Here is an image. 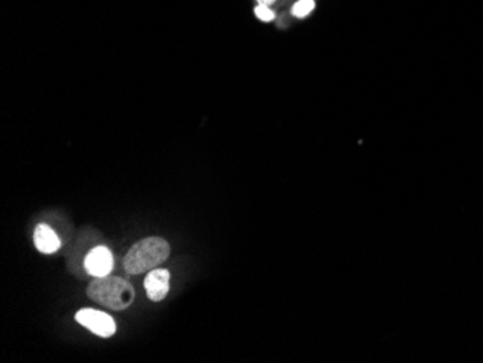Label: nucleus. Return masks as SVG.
Here are the masks:
<instances>
[{"mask_svg": "<svg viewBox=\"0 0 483 363\" xmlns=\"http://www.w3.org/2000/svg\"><path fill=\"white\" fill-rule=\"evenodd\" d=\"M87 295L93 301L120 311L133 303L135 290L126 279L107 275L93 279L87 288Z\"/></svg>", "mask_w": 483, "mask_h": 363, "instance_id": "obj_1", "label": "nucleus"}, {"mask_svg": "<svg viewBox=\"0 0 483 363\" xmlns=\"http://www.w3.org/2000/svg\"><path fill=\"white\" fill-rule=\"evenodd\" d=\"M84 266L86 271L95 278L111 275L115 266L113 254L106 246H96L88 252V255L84 259Z\"/></svg>", "mask_w": 483, "mask_h": 363, "instance_id": "obj_4", "label": "nucleus"}, {"mask_svg": "<svg viewBox=\"0 0 483 363\" xmlns=\"http://www.w3.org/2000/svg\"><path fill=\"white\" fill-rule=\"evenodd\" d=\"M169 257V245L162 238H146L135 243L124 257L123 266L128 274L138 275L160 266Z\"/></svg>", "mask_w": 483, "mask_h": 363, "instance_id": "obj_2", "label": "nucleus"}, {"mask_svg": "<svg viewBox=\"0 0 483 363\" xmlns=\"http://www.w3.org/2000/svg\"><path fill=\"white\" fill-rule=\"evenodd\" d=\"M316 3H314V0H300V2H297L294 5L292 8V15L294 17H297V18H304L307 17V15L314 9Z\"/></svg>", "mask_w": 483, "mask_h": 363, "instance_id": "obj_7", "label": "nucleus"}, {"mask_svg": "<svg viewBox=\"0 0 483 363\" xmlns=\"http://www.w3.org/2000/svg\"><path fill=\"white\" fill-rule=\"evenodd\" d=\"M145 291L152 301H162L169 291V272L167 270H152L145 278Z\"/></svg>", "mask_w": 483, "mask_h": 363, "instance_id": "obj_5", "label": "nucleus"}, {"mask_svg": "<svg viewBox=\"0 0 483 363\" xmlns=\"http://www.w3.org/2000/svg\"><path fill=\"white\" fill-rule=\"evenodd\" d=\"M255 13H256V17L263 22H271L275 18V13L267 5L256 6Z\"/></svg>", "mask_w": 483, "mask_h": 363, "instance_id": "obj_8", "label": "nucleus"}, {"mask_svg": "<svg viewBox=\"0 0 483 363\" xmlns=\"http://www.w3.org/2000/svg\"><path fill=\"white\" fill-rule=\"evenodd\" d=\"M75 320L99 337H112L116 333V323L111 315L93 308H83L75 314Z\"/></svg>", "mask_w": 483, "mask_h": 363, "instance_id": "obj_3", "label": "nucleus"}, {"mask_svg": "<svg viewBox=\"0 0 483 363\" xmlns=\"http://www.w3.org/2000/svg\"><path fill=\"white\" fill-rule=\"evenodd\" d=\"M258 2H259L261 5H268V3H272L274 0H258Z\"/></svg>", "mask_w": 483, "mask_h": 363, "instance_id": "obj_9", "label": "nucleus"}, {"mask_svg": "<svg viewBox=\"0 0 483 363\" xmlns=\"http://www.w3.org/2000/svg\"><path fill=\"white\" fill-rule=\"evenodd\" d=\"M34 242L41 254H54L61 246L57 233L48 225H38L34 232Z\"/></svg>", "mask_w": 483, "mask_h": 363, "instance_id": "obj_6", "label": "nucleus"}]
</instances>
